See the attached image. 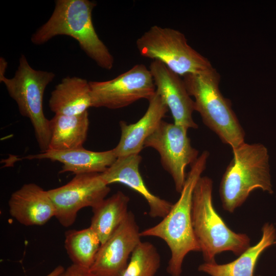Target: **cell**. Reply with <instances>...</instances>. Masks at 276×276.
Instances as JSON below:
<instances>
[{
  "label": "cell",
  "instance_id": "obj_1",
  "mask_svg": "<svg viewBox=\"0 0 276 276\" xmlns=\"http://www.w3.org/2000/svg\"><path fill=\"white\" fill-rule=\"evenodd\" d=\"M209 156L204 150L191 166L178 200L162 220L140 232L142 237H154L164 240L171 251L167 268L171 276H181L186 256L191 251H199L192 222V205L194 189L206 168Z\"/></svg>",
  "mask_w": 276,
  "mask_h": 276
},
{
  "label": "cell",
  "instance_id": "obj_2",
  "mask_svg": "<svg viewBox=\"0 0 276 276\" xmlns=\"http://www.w3.org/2000/svg\"><path fill=\"white\" fill-rule=\"evenodd\" d=\"M96 6L89 0H57L48 21L32 35V42L41 45L58 35L76 40L81 49L101 68L110 70L114 58L95 29L92 12Z\"/></svg>",
  "mask_w": 276,
  "mask_h": 276
},
{
  "label": "cell",
  "instance_id": "obj_3",
  "mask_svg": "<svg viewBox=\"0 0 276 276\" xmlns=\"http://www.w3.org/2000/svg\"><path fill=\"white\" fill-rule=\"evenodd\" d=\"M232 152L219 187L223 208L229 213L241 206L256 189L273 193L269 154L264 145L244 142L232 149Z\"/></svg>",
  "mask_w": 276,
  "mask_h": 276
},
{
  "label": "cell",
  "instance_id": "obj_4",
  "mask_svg": "<svg viewBox=\"0 0 276 276\" xmlns=\"http://www.w3.org/2000/svg\"><path fill=\"white\" fill-rule=\"evenodd\" d=\"M212 192V180L201 176L192 198L193 228L205 262H215V256L224 251L240 256L250 245L249 238L232 231L215 210Z\"/></svg>",
  "mask_w": 276,
  "mask_h": 276
},
{
  "label": "cell",
  "instance_id": "obj_5",
  "mask_svg": "<svg viewBox=\"0 0 276 276\" xmlns=\"http://www.w3.org/2000/svg\"><path fill=\"white\" fill-rule=\"evenodd\" d=\"M182 79L203 123L232 149L244 143L245 132L230 101L219 90L220 75L216 69L188 74Z\"/></svg>",
  "mask_w": 276,
  "mask_h": 276
},
{
  "label": "cell",
  "instance_id": "obj_6",
  "mask_svg": "<svg viewBox=\"0 0 276 276\" xmlns=\"http://www.w3.org/2000/svg\"><path fill=\"white\" fill-rule=\"evenodd\" d=\"M55 77L53 72L33 68L25 56L21 55L14 77L0 80L16 102L21 115L30 120L41 152L49 149L51 139L50 120L43 111V95Z\"/></svg>",
  "mask_w": 276,
  "mask_h": 276
},
{
  "label": "cell",
  "instance_id": "obj_7",
  "mask_svg": "<svg viewBox=\"0 0 276 276\" xmlns=\"http://www.w3.org/2000/svg\"><path fill=\"white\" fill-rule=\"evenodd\" d=\"M135 43L142 56L161 62L180 76L213 67L208 58L188 44L183 33L172 28L153 26Z\"/></svg>",
  "mask_w": 276,
  "mask_h": 276
},
{
  "label": "cell",
  "instance_id": "obj_8",
  "mask_svg": "<svg viewBox=\"0 0 276 276\" xmlns=\"http://www.w3.org/2000/svg\"><path fill=\"white\" fill-rule=\"evenodd\" d=\"M91 107L117 109L142 99L149 100L156 92L149 68L136 64L111 80L89 81Z\"/></svg>",
  "mask_w": 276,
  "mask_h": 276
},
{
  "label": "cell",
  "instance_id": "obj_9",
  "mask_svg": "<svg viewBox=\"0 0 276 276\" xmlns=\"http://www.w3.org/2000/svg\"><path fill=\"white\" fill-rule=\"evenodd\" d=\"M188 130L163 120L144 143V148H152L159 153L162 167L171 176L179 193L186 181L187 166L193 165L199 157L198 151L191 145Z\"/></svg>",
  "mask_w": 276,
  "mask_h": 276
},
{
  "label": "cell",
  "instance_id": "obj_10",
  "mask_svg": "<svg viewBox=\"0 0 276 276\" xmlns=\"http://www.w3.org/2000/svg\"><path fill=\"white\" fill-rule=\"evenodd\" d=\"M110 191L98 173L76 174L66 184L48 190L55 208V217L64 227L73 224L81 209L98 205Z\"/></svg>",
  "mask_w": 276,
  "mask_h": 276
},
{
  "label": "cell",
  "instance_id": "obj_11",
  "mask_svg": "<svg viewBox=\"0 0 276 276\" xmlns=\"http://www.w3.org/2000/svg\"><path fill=\"white\" fill-rule=\"evenodd\" d=\"M140 232L134 214L129 211L117 229L101 245L90 270L97 276H123L141 241Z\"/></svg>",
  "mask_w": 276,
  "mask_h": 276
},
{
  "label": "cell",
  "instance_id": "obj_12",
  "mask_svg": "<svg viewBox=\"0 0 276 276\" xmlns=\"http://www.w3.org/2000/svg\"><path fill=\"white\" fill-rule=\"evenodd\" d=\"M156 87L172 114L174 123L186 128L197 129L193 119L194 101L189 94L180 76L157 60H153L149 67Z\"/></svg>",
  "mask_w": 276,
  "mask_h": 276
},
{
  "label": "cell",
  "instance_id": "obj_13",
  "mask_svg": "<svg viewBox=\"0 0 276 276\" xmlns=\"http://www.w3.org/2000/svg\"><path fill=\"white\" fill-rule=\"evenodd\" d=\"M142 159L139 154L118 157L109 167L100 173L101 176L108 185L122 183L139 193L148 203L150 217L163 218L173 204L154 195L148 190L139 171Z\"/></svg>",
  "mask_w": 276,
  "mask_h": 276
},
{
  "label": "cell",
  "instance_id": "obj_14",
  "mask_svg": "<svg viewBox=\"0 0 276 276\" xmlns=\"http://www.w3.org/2000/svg\"><path fill=\"white\" fill-rule=\"evenodd\" d=\"M8 205L11 216L26 226L44 225L56 215L48 191L34 183L24 184L14 192Z\"/></svg>",
  "mask_w": 276,
  "mask_h": 276
},
{
  "label": "cell",
  "instance_id": "obj_15",
  "mask_svg": "<svg viewBox=\"0 0 276 276\" xmlns=\"http://www.w3.org/2000/svg\"><path fill=\"white\" fill-rule=\"evenodd\" d=\"M148 101L146 111L136 122L128 124L124 121L120 122L121 136L113 149L118 157L139 154L144 148L146 140L156 129L169 110L156 92Z\"/></svg>",
  "mask_w": 276,
  "mask_h": 276
},
{
  "label": "cell",
  "instance_id": "obj_16",
  "mask_svg": "<svg viewBox=\"0 0 276 276\" xmlns=\"http://www.w3.org/2000/svg\"><path fill=\"white\" fill-rule=\"evenodd\" d=\"M113 150L93 151L80 147L65 150H48L45 152L25 156L23 159H48L62 164L60 173L72 172L75 175L83 173L104 172L117 159Z\"/></svg>",
  "mask_w": 276,
  "mask_h": 276
},
{
  "label": "cell",
  "instance_id": "obj_17",
  "mask_svg": "<svg viewBox=\"0 0 276 276\" xmlns=\"http://www.w3.org/2000/svg\"><path fill=\"white\" fill-rule=\"evenodd\" d=\"M55 114L79 115L91 107L89 81L78 77L67 76L52 91L49 101Z\"/></svg>",
  "mask_w": 276,
  "mask_h": 276
},
{
  "label": "cell",
  "instance_id": "obj_18",
  "mask_svg": "<svg viewBox=\"0 0 276 276\" xmlns=\"http://www.w3.org/2000/svg\"><path fill=\"white\" fill-rule=\"evenodd\" d=\"M262 232L259 241L249 246L236 260L224 264H218L215 262H205L199 265L198 270L211 276H254L260 255L273 244L276 237L275 229L272 224H265Z\"/></svg>",
  "mask_w": 276,
  "mask_h": 276
},
{
  "label": "cell",
  "instance_id": "obj_19",
  "mask_svg": "<svg viewBox=\"0 0 276 276\" xmlns=\"http://www.w3.org/2000/svg\"><path fill=\"white\" fill-rule=\"evenodd\" d=\"M88 111L75 116L55 114L50 120L48 150H65L83 147L89 127Z\"/></svg>",
  "mask_w": 276,
  "mask_h": 276
},
{
  "label": "cell",
  "instance_id": "obj_20",
  "mask_svg": "<svg viewBox=\"0 0 276 276\" xmlns=\"http://www.w3.org/2000/svg\"><path fill=\"white\" fill-rule=\"evenodd\" d=\"M130 199L119 191L92 208L90 227L103 244L117 229L127 215Z\"/></svg>",
  "mask_w": 276,
  "mask_h": 276
},
{
  "label": "cell",
  "instance_id": "obj_21",
  "mask_svg": "<svg viewBox=\"0 0 276 276\" xmlns=\"http://www.w3.org/2000/svg\"><path fill=\"white\" fill-rule=\"evenodd\" d=\"M101 245L99 237L90 226L65 232V250L73 264L78 266L90 269Z\"/></svg>",
  "mask_w": 276,
  "mask_h": 276
},
{
  "label": "cell",
  "instance_id": "obj_22",
  "mask_svg": "<svg viewBox=\"0 0 276 276\" xmlns=\"http://www.w3.org/2000/svg\"><path fill=\"white\" fill-rule=\"evenodd\" d=\"M160 264V256L155 246L141 241L132 252L123 276H155Z\"/></svg>",
  "mask_w": 276,
  "mask_h": 276
},
{
  "label": "cell",
  "instance_id": "obj_23",
  "mask_svg": "<svg viewBox=\"0 0 276 276\" xmlns=\"http://www.w3.org/2000/svg\"><path fill=\"white\" fill-rule=\"evenodd\" d=\"M58 276H97L89 269L72 264Z\"/></svg>",
  "mask_w": 276,
  "mask_h": 276
},
{
  "label": "cell",
  "instance_id": "obj_24",
  "mask_svg": "<svg viewBox=\"0 0 276 276\" xmlns=\"http://www.w3.org/2000/svg\"><path fill=\"white\" fill-rule=\"evenodd\" d=\"M8 65L6 60L1 57L0 58V80L5 77V73Z\"/></svg>",
  "mask_w": 276,
  "mask_h": 276
},
{
  "label": "cell",
  "instance_id": "obj_25",
  "mask_svg": "<svg viewBox=\"0 0 276 276\" xmlns=\"http://www.w3.org/2000/svg\"><path fill=\"white\" fill-rule=\"evenodd\" d=\"M65 269L62 266L58 265L46 276H58Z\"/></svg>",
  "mask_w": 276,
  "mask_h": 276
},
{
  "label": "cell",
  "instance_id": "obj_26",
  "mask_svg": "<svg viewBox=\"0 0 276 276\" xmlns=\"http://www.w3.org/2000/svg\"><path fill=\"white\" fill-rule=\"evenodd\" d=\"M276 244V240H275V241L273 242V244Z\"/></svg>",
  "mask_w": 276,
  "mask_h": 276
}]
</instances>
